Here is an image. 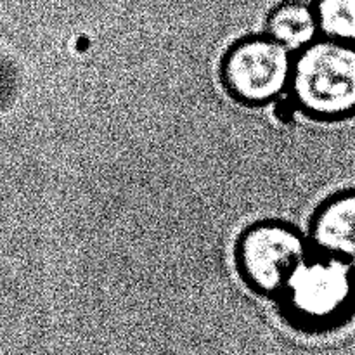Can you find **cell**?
I'll return each instance as SVG.
<instances>
[{
  "instance_id": "4",
  "label": "cell",
  "mask_w": 355,
  "mask_h": 355,
  "mask_svg": "<svg viewBox=\"0 0 355 355\" xmlns=\"http://www.w3.org/2000/svg\"><path fill=\"white\" fill-rule=\"evenodd\" d=\"M312 252L307 236L283 220H260L243 231L234 257L246 286L263 297H279L295 267Z\"/></svg>"
},
{
  "instance_id": "5",
  "label": "cell",
  "mask_w": 355,
  "mask_h": 355,
  "mask_svg": "<svg viewBox=\"0 0 355 355\" xmlns=\"http://www.w3.org/2000/svg\"><path fill=\"white\" fill-rule=\"evenodd\" d=\"M312 250L355 269V187L326 198L314 211L309 231Z\"/></svg>"
},
{
  "instance_id": "3",
  "label": "cell",
  "mask_w": 355,
  "mask_h": 355,
  "mask_svg": "<svg viewBox=\"0 0 355 355\" xmlns=\"http://www.w3.org/2000/svg\"><path fill=\"white\" fill-rule=\"evenodd\" d=\"M295 54L269 35L234 42L220 62V80L229 96L250 107L267 106L288 96Z\"/></svg>"
},
{
  "instance_id": "1",
  "label": "cell",
  "mask_w": 355,
  "mask_h": 355,
  "mask_svg": "<svg viewBox=\"0 0 355 355\" xmlns=\"http://www.w3.org/2000/svg\"><path fill=\"white\" fill-rule=\"evenodd\" d=\"M277 300L286 321L297 329H338L355 315V269L312 250L290 274Z\"/></svg>"
},
{
  "instance_id": "7",
  "label": "cell",
  "mask_w": 355,
  "mask_h": 355,
  "mask_svg": "<svg viewBox=\"0 0 355 355\" xmlns=\"http://www.w3.org/2000/svg\"><path fill=\"white\" fill-rule=\"evenodd\" d=\"M319 37L355 45V0H312Z\"/></svg>"
},
{
  "instance_id": "2",
  "label": "cell",
  "mask_w": 355,
  "mask_h": 355,
  "mask_svg": "<svg viewBox=\"0 0 355 355\" xmlns=\"http://www.w3.org/2000/svg\"><path fill=\"white\" fill-rule=\"evenodd\" d=\"M288 97L315 121L355 116V45L319 37L293 58Z\"/></svg>"
},
{
  "instance_id": "6",
  "label": "cell",
  "mask_w": 355,
  "mask_h": 355,
  "mask_svg": "<svg viewBox=\"0 0 355 355\" xmlns=\"http://www.w3.org/2000/svg\"><path fill=\"white\" fill-rule=\"evenodd\" d=\"M266 33L297 54L319 38L312 6L302 0H286L279 3L267 16Z\"/></svg>"
}]
</instances>
